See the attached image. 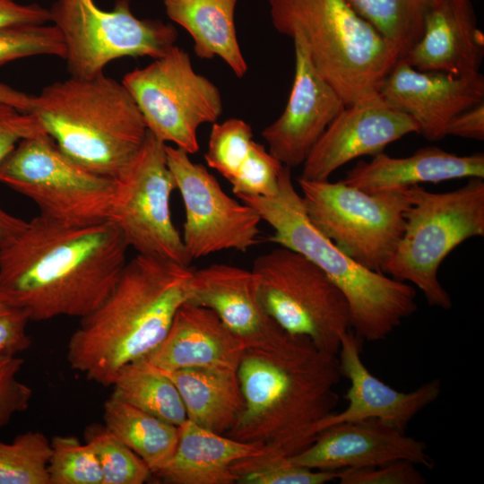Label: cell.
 I'll return each mask as SVG.
<instances>
[{"instance_id": "cell-1", "label": "cell", "mask_w": 484, "mask_h": 484, "mask_svg": "<svg viewBox=\"0 0 484 484\" xmlns=\"http://www.w3.org/2000/svg\"><path fill=\"white\" fill-rule=\"evenodd\" d=\"M128 249L110 220L75 226L39 214L0 247V298L30 321L81 319L110 294Z\"/></svg>"}, {"instance_id": "cell-2", "label": "cell", "mask_w": 484, "mask_h": 484, "mask_svg": "<svg viewBox=\"0 0 484 484\" xmlns=\"http://www.w3.org/2000/svg\"><path fill=\"white\" fill-rule=\"evenodd\" d=\"M237 373L245 409L226 436L264 449L262 455L239 461L241 466L302 451L339 402L336 386L342 376L337 354L303 336L284 332L263 347L246 348Z\"/></svg>"}, {"instance_id": "cell-3", "label": "cell", "mask_w": 484, "mask_h": 484, "mask_svg": "<svg viewBox=\"0 0 484 484\" xmlns=\"http://www.w3.org/2000/svg\"><path fill=\"white\" fill-rule=\"evenodd\" d=\"M193 271L140 254L128 261L108 298L80 319L70 336L66 359L71 368L111 386L124 366L146 358L164 339L187 301Z\"/></svg>"}, {"instance_id": "cell-4", "label": "cell", "mask_w": 484, "mask_h": 484, "mask_svg": "<svg viewBox=\"0 0 484 484\" xmlns=\"http://www.w3.org/2000/svg\"><path fill=\"white\" fill-rule=\"evenodd\" d=\"M238 198L272 228L270 242L302 255L340 289L349 306L350 328L359 340H385L416 312L413 286L362 266L313 225L290 167L283 165L275 195Z\"/></svg>"}, {"instance_id": "cell-5", "label": "cell", "mask_w": 484, "mask_h": 484, "mask_svg": "<svg viewBox=\"0 0 484 484\" xmlns=\"http://www.w3.org/2000/svg\"><path fill=\"white\" fill-rule=\"evenodd\" d=\"M30 113L60 150L84 168L115 178L148 129L121 82L104 73L55 82L32 95Z\"/></svg>"}, {"instance_id": "cell-6", "label": "cell", "mask_w": 484, "mask_h": 484, "mask_svg": "<svg viewBox=\"0 0 484 484\" xmlns=\"http://www.w3.org/2000/svg\"><path fill=\"white\" fill-rule=\"evenodd\" d=\"M275 30L301 36L320 75L346 106L378 93L398 54L346 0H268Z\"/></svg>"}, {"instance_id": "cell-7", "label": "cell", "mask_w": 484, "mask_h": 484, "mask_svg": "<svg viewBox=\"0 0 484 484\" xmlns=\"http://www.w3.org/2000/svg\"><path fill=\"white\" fill-rule=\"evenodd\" d=\"M411 187L412 203L404 213V231L385 272L415 285L429 306L448 310L453 302L438 270L457 246L484 236V181L471 177L463 186L443 193Z\"/></svg>"}, {"instance_id": "cell-8", "label": "cell", "mask_w": 484, "mask_h": 484, "mask_svg": "<svg viewBox=\"0 0 484 484\" xmlns=\"http://www.w3.org/2000/svg\"><path fill=\"white\" fill-rule=\"evenodd\" d=\"M298 183L313 225L362 266L385 272L404 231L411 187L367 193L341 181Z\"/></svg>"}, {"instance_id": "cell-9", "label": "cell", "mask_w": 484, "mask_h": 484, "mask_svg": "<svg viewBox=\"0 0 484 484\" xmlns=\"http://www.w3.org/2000/svg\"><path fill=\"white\" fill-rule=\"evenodd\" d=\"M252 271L264 308L285 332L338 354L341 337L350 328L349 306L323 270L279 246L257 256Z\"/></svg>"}, {"instance_id": "cell-10", "label": "cell", "mask_w": 484, "mask_h": 484, "mask_svg": "<svg viewBox=\"0 0 484 484\" xmlns=\"http://www.w3.org/2000/svg\"><path fill=\"white\" fill-rule=\"evenodd\" d=\"M0 182L33 201L40 215L66 225L108 220L115 180L64 153L42 133L22 140L0 166Z\"/></svg>"}, {"instance_id": "cell-11", "label": "cell", "mask_w": 484, "mask_h": 484, "mask_svg": "<svg viewBox=\"0 0 484 484\" xmlns=\"http://www.w3.org/2000/svg\"><path fill=\"white\" fill-rule=\"evenodd\" d=\"M50 22L60 31L70 76L92 78L122 57L166 55L177 39L171 24L136 17L130 0H116L110 10L94 0H55L48 9Z\"/></svg>"}, {"instance_id": "cell-12", "label": "cell", "mask_w": 484, "mask_h": 484, "mask_svg": "<svg viewBox=\"0 0 484 484\" xmlns=\"http://www.w3.org/2000/svg\"><path fill=\"white\" fill-rule=\"evenodd\" d=\"M121 82L148 132L189 155L199 150L198 128L215 123L222 114L219 88L194 71L188 53L177 46L148 65L125 73Z\"/></svg>"}, {"instance_id": "cell-13", "label": "cell", "mask_w": 484, "mask_h": 484, "mask_svg": "<svg viewBox=\"0 0 484 484\" xmlns=\"http://www.w3.org/2000/svg\"><path fill=\"white\" fill-rule=\"evenodd\" d=\"M114 180L108 220L120 230L129 248L189 265L192 261L171 214L176 184L167 161L166 143L148 132Z\"/></svg>"}, {"instance_id": "cell-14", "label": "cell", "mask_w": 484, "mask_h": 484, "mask_svg": "<svg viewBox=\"0 0 484 484\" xmlns=\"http://www.w3.org/2000/svg\"><path fill=\"white\" fill-rule=\"evenodd\" d=\"M166 154L184 203L181 236L191 261L225 250L246 252L258 243L262 219L252 206L228 195L185 151L166 144Z\"/></svg>"}, {"instance_id": "cell-15", "label": "cell", "mask_w": 484, "mask_h": 484, "mask_svg": "<svg viewBox=\"0 0 484 484\" xmlns=\"http://www.w3.org/2000/svg\"><path fill=\"white\" fill-rule=\"evenodd\" d=\"M419 127L379 93L345 106L327 126L304 161L300 178L327 180L339 168L361 156H375Z\"/></svg>"}, {"instance_id": "cell-16", "label": "cell", "mask_w": 484, "mask_h": 484, "mask_svg": "<svg viewBox=\"0 0 484 484\" xmlns=\"http://www.w3.org/2000/svg\"><path fill=\"white\" fill-rule=\"evenodd\" d=\"M295 74L282 114L262 131L268 151L282 165L300 166L330 123L346 106L339 93L314 66L299 35L291 38Z\"/></svg>"}, {"instance_id": "cell-17", "label": "cell", "mask_w": 484, "mask_h": 484, "mask_svg": "<svg viewBox=\"0 0 484 484\" xmlns=\"http://www.w3.org/2000/svg\"><path fill=\"white\" fill-rule=\"evenodd\" d=\"M378 93L414 120L418 134L435 142L446 136L447 125L456 115L484 101V78L480 73L455 76L419 71L398 59Z\"/></svg>"}, {"instance_id": "cell-18", "label": "cell", "mask_w": 484, "mask_h": 484, "mask_svg": "<svg viewBox=\"0 0 484 484\" xmlns=\"http://www.w3.org/2000/svg\"><path fill=\"white\" fill-rule=\"evenodd\" d=\"M287 459L298 466L331 471L373 467L397 460L433 466L423 441L374 419L333 425Z\"/></svg>"}, {"instance_id": "cell-19", "label": "cell", "mask_w": 484, "mask_h": 484, "mask_svg": "<svg viewBox=\"0 0 484 484\" xmlns=\"http://www.w3.org/2000/svg\"><path fill=\"white\" fill-rule=\"evenodd\" d=\"M359 339L348 331L341 341L338 359L341 376L350 386L347 406L333 412L318 425V434L339 423L374 419L406 431L411 421L441 393V383L434 379L411 392H400L375 376L363 363Z\"/></svg>"}, {"instance_id": "cell-20", "label": "cell", "mask_w": 484, "mask_h": 484, "mask_svg": "<svg viewBox=\"0 0 484 484\" xmlns=\"http://www.w3.org/2000/svg\"><path fill=\"white\" fill-rule=\"evenodd\" d=\"M186 302L213 311L246 349L263 347L285 332L264 308L252 270L227 264L194 269Z\"/></svg>"}, {"instance_id": "cell-21", "label": "cell", "mask_w": 484, "mask_h": 484, "mask_svg": "<svg viewBox=\"0 0 484 484\" xmlns=\"http://www.w3.org/2000/svg\"><path fill=\"white\" fill-rule=\"evenodd\" d=\"M472 0H433L420 39L402 58L419 71L455 76L480 73L484 35L477 26Z\"/></svg>"}, {"instance_id": "cell-22", "label": "cell", "mask_w": 484, "mask_h": 484, "mask_svg": "<svg viewBox=\"0 0 484 484\" xmlns=\"http://www.w3.org/2000/svg\"><path fill=\"white\" fill-rule=\"evenodd\" d=\"M245 346L207 307L185 302L161 342L144 359L162 371L238 370Z\"/></svg>"}, {"instance_id": "cell-23", "label": "cell", "mask_w": 484, "mask_h": 484, "mask_svg": "<svg viewBox=\"0 0 484 484\" xmlns=\"http://www.w3.org/2000/svg\"><path fill=\"white\" fill-rule=\"evenodd\" d=\"M464 177H484L482 152L461 156L427 146L403 158L378 153L368 162H359L341 181L367 193H377Z\"/></svg>"}, {"instance_id": "cell-24", "label": "cell", "mask_w": 484, "mask_h": 484, "mask_svg": "<svg viewBox=\"0 0 484 484\" xmlns=\"http://www.w3.org/2000/svg\"><path fill=\"white\" fill-rule=\"evenodd\" d=\"M264 447L202 428L189 419L178 426L172 456L154 475L169 484H233L238 461L262 455Z\"/></svg>"}, {"instance_id": "cell-25", "label": "cell", "mask_w": 484, "mask_h": 484, "mask_svg": "<svg viewBox=\"0 0 484 484\" xmlns=\"http://www.w3.org/2000/svg\"><path fill=\"white\" fill-rule=\"evenodd\" d=\"M238 0H163L168 17L194 40L196 56L221 58L242 78L247 64L238 40L235 12Z\"/></svg>"}, {"instance_id": "cell-26", "label": "cell", "mask_w": 484, "mask_h": 484, "mask_svg": "<svg viewBox=\"0 0 484 484\" xmlns=\"http://www.w3.org/2000/svg\"><path fill=\"white\" fill-rule=\"evenodd\" d=\"M162 372L177 386L187 419L222 435L236 425L245 409L237 371L186 368Z\"/></svg>"}, {"instance_id": "cell-27", "label": "cell", "mask_w": 484, "mask_h": 484, "mask_svg": "<svg viewBox=\"0 0 484 484\" xmlns=\"http://www.w3.org/2000/svg\"><path fill=\"white\" fill-rule=\"evenodd\" d=\"M104 426L141 457L151 474L175 452L178 426L111 394L103 405Z\"/></svg>"}, {"instance_id": "cell-28", "label": "cell", "mask_w": 484, "mask_h": 484, "mask_svg": "<svg viewBox=\"0 0 484 484\" xmlns=\"http://www.w3.org/2000/svg\"><path fill=\"white\" fill-rule=\"evenodd\" d=\"M111 386L113 395L171 424L179 426L187 419L175 384L146 359L124 366Z\"/></svg>"}, {"instance_id": "cell-29", "label": "cell", "mask_w": 484, "mask_h": 484, "mask_svg": "<svg viewBox=\"0 0 484 484\" xmlns=\"http://www.w3.org/2000/svg\"><path fill=\"white\" fill-rule=\"evenodd\" d=\"M403 57L420 39L433 0H346Z\"/></svg>"}, {"instance_id": "cell-30", "label": "cell", "mask_w": 484, "mask_h": 484, "mask_svg": "<svg viewBox=\"0 0 484 484\" xmlns=\"http://www.w3.org/2000/svg\"><path fill=\"white\" fill-rule=\"evenodd\" d=\"M50 440L40 431H27L12 443L0 441V484H49Z\"/></svg>"}, {"instance_id": "cell-31", "label": "cell", "mask_w": 484, "mask_h": 484, "mask_svg": "<svg viewBox=\"0 0 484 484\" xmlns=\"http://www.w3.org/2000/svg\"><path fill=\"white\" fill-rule=\"evenodd\" d=\"M99 460L102 484H143L151 475L145 462L104 425L93 423L84 431Z\"/></svg>"}, {"instance_id": "cell-32", "label": "cell", "mask_w": 484, "mask_h": 484, "mask_svg": "<svg viewBox=\"0 0 484 484\" xmlns=\"http://www.w3.org/2000/svg\"><path fill=\"white\" fill-rule=\"evenodd\" d=\"M49 484H102L103 477L92 446L74 436L50 439Z\"/></svg>"}, {"instance_id": "cell-33", "label": "cell", "mask_w": 484, "mask_h": 484, "mask_svg": "<svg viewBox=\"0 0 484 484\" xmlns=\"http://www.w3.org/2000/svg\"><path fill=\"white\" fill-rule=\"evenodd\" d=\"M249 124L239 118L213 123L204 160L229 183L248 156L253 143Z\"/></svg>"}, {"instance_id": "cell-34", "label": "cell", "mask_w": 484, "mask_h": 484, "mask_svg": "<svg viewBox=\"0 0 484 484\" xmlns=\"http://www.w3.org/2000/svg\"><path fill=\"white\" fill-rule=\"evenodd\" d=\"M39 55L65 57V43L54 24L21 25L0 30V66Z\"/></svg>"}, {"instance_id": "cell-35", "label": "cell", "mask_w": 484, "mask_h": 484, "mask_svg": "<svg viewBox=\"0 0 484 484\" xmlns=\"http://www.w3.org/2000/svg\"><path fill=\"white\" fill-rule=\"evenodd\" d=\"M282 167L264 145L253 141L248 156L230 182L232 192L238 197L273 196Z\"/></svg>"}, {"instance_id": "cell-36", "label": "cell", "mask_w": 484, "mask_h": 484, "mask_svg": "<svg viewBox=\"0 0 484 484\" xmlns=\"http://www.w3.org/2000/svg\"><path fill=\"white\" fill-rule=\"evenodd\" d=\"M236 476L237 483L242 484H325L336 480V471L298 466L287 458L243 468Z\"/></svg>"}, {"instance_id": "cell-37", "label": "cell", "mask_w": 484, "mask_h": 484, "mask_svg": "<svg viewBox=\"0 0 484 484\" xmlns=\"http://www.w3.org/2000/svg\"><path fill=\"white\" fill-rule=\"evenodd\" d=\"M23 362L15 354L0 353V429L30 406L32 389L18 378Z\"/></svg>"}, {"instance_id": "cell-38", "label": "cell", "mask_w": 484, "mask_h": 484, "mask_svg": "<svg viewBox=\"0 0 484 484\" xmlns=\"http://www.w3.org/2000/svg\"><path fill=\"white\" fill-rule=\"evenodd\" d=\"M412 462L397 460L377 466L336 471L340 484H424L427 479Z\"/></svg>"}, {"instance_id": "cell-39", "label": "cell", "mask_w": 484, "mask_h": 484, "mask_svg": "<svg viewBox=\"0 0 484 484\" xmlns=\"http://www.w3.org/2000/svg\"><path fill=\"white\" fill-rule=\"evenodd\" d=\"M46 133L30 113L0 104V166L23 139Z\"/></svg>"}, {"instance_id": "cell-40", "label": "cell", "mask_w": 484, "mask_h": 484, "mask_svg": "<svg viewBox=\"0 0 484 484\" xmlns=\"http://www.w3.org/2000/svg\"><path fill=\"white\" fill-rule=\"evenodd\" d=\"M29 321L22 310L0 298V353L17 355L30 347Z\"/></svg>"}, {"instance_id": "cell-41", "label": "cell", "mask_w": 484, "mask_h": 484, "mask_svg": "<svg viewBox=\"0 0 484 484\" xmlns=\"http://www.w3.org/2000/svg\"><path fill=\"white\" fill-rule=\"evenodd\" d=\"M50 22L48 9L38 4H23L14 0H0V30L21 25Z\"/></svg>"}, {"instance_id": "cell-42", "label": "cell", "mask_w": 484, "mask_h": 484, "mask_svg": "<svg viewBox=\"0 0 484 484\" xmlns=\"http://www.w3.org/2000/svg\"><path fill=\"white\" fill-rule=\"evenodd\" d=\"M484 140V101L459 113L448 124L446 136Z\"/></svg>"}, {"instance_id": "cell-43", "label": "cell", "mask_w": 484, "mask_h": 484, "mask_svg": "<svg viewBox=\"0 0 484 484\" xmlns=\"http://www.w3.org/2000/svg\"><path fill=\"white\" fill-rule=\"evenodd\" d=\"M26 223V220L10 214L0 206V247L10 243Z\"/></svg>"}, {"instance_id": "cell-44", "label": "cell", "mask_w": 484, "mask_h": 484, "mask_svg": "<svg viewBox=\"0 0 484 484\" xmlns=\"http://www.w3.org/2000/svg\"><path fill=\"white\" fill-rule=\"evenodd\" d=\"M31 99L32 95L0 82V104L9 105L22 112L30 113Z\"/></svg>"}]
</instances>
